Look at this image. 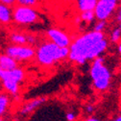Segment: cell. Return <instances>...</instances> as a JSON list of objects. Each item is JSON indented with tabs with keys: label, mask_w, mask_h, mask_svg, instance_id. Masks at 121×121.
I'll return each mask as SVG.
<instances>
[{
	"label": "cell",
	"mask_w": 121,
	"mask_h": 121,
	"mask_svg": "<svg viewBox=\"0 0 121 121\" xmlns=\"http://www.w3.org/2000/svg\"><path fill=\"white\" fill-rule=\"evenodd\" d=\"M107 47L108 41L103 33L87 32L78 37L70 44L68 58L78 65H84L86 60L100 57Z\"/></svg>",
	"instance_id": "6da1fadb"
},
{
	"label": "cell",
	"mask_w": 121,
	"mask_h": 121,
	"mask_svg": "<svg viewBox=\"0 0 121 121\" xmlns=\"http://www.w3.org/2000/svg\"><path fill=\"white\" fill-rule=\"evenodd\" d=\"M68 55L69 48H60L50 41L42 42L36 51L38 63L43 66H50L59 60L67 58Z\"/></svg>",
	"instance_id": "7a4b0ae2"
},
{
	"label": "cell",
	"mask_w": 121,
	"mask_h": 121,
	"mask_svg": "<svg viewBox=\"0 0 121 121\" xmlns=\"http://www.w3.org/2000/svg\"><path fill=\"white\" fill-rule=\"evenodd\" d=\"M104 58H96L90 67V76H91L94 87L98 90H106L111 82V72L107 66L104 65Z\"/></svg>",
	"instance_id": "3957f363"
},
{
	"label": "cell",
	"mask_w": 121,
	"mask_h": 121,
	"mask_svg": "<svg viewBox=\"0 0 121 121\" xmlns=\"http://www.w3.org/2000/svg\"><path fill=\"white\" fill-rule=\"evenodd\" d=\"M25 73L21 67H17L10 71L0 69V80L4 88L12 95H17L19 90V84L24 80Z\"/></svg>",
	"instance_id": "277c9868"
},
{
	"label": "cell",
	"mask_w": 121,
	"mask_h": 121,
	"mask_svg": "<svg viewBox=\"0 0 121 121\" xmlns=\"http://www.w3.org/2000/svg\"><path fill=\"white\" fill-rule=\"evenodd\" d=\"M39 20V13L35 8L14 5L13 9V21L18 25H31Z\"/></svg>",
	"instance_id": "5b68a950"
},
{
	"label": "cell",
	"mask_w": 121,
	"mask_h": 121,
	"mask_svg": "<svg viewBox=\"0 0 121 121\" xmlns=\"http://www.w3.org/2000/svg\"><path fill=\"white\" fill-rule=\"evenodd\" d=\"M5 54L16 62L29 60L36 56V50L31 45H14L11 44L6 48Z\"/></svg>",
	"instance_id": "8992f818"
},
{
	"label": "cell",
	"mask_w": 121,
	"mask_h": 121,
	"mask_svg": "<svg viewBox=\"0 0 121 121\" xmlns=\"http://www.w3.org/2000/svg\"><path fill=\"white\" fill-rule=\"evenodd\" d=\"M116 7L117 3L106 1V0H98L93 10L95 18H97L98 21H106L109 17H111Z\"/></svg>",
	"instance_id": "52a82bcc"
},
{
	"label": "cell",
	"mask_w": 121,
	"mask_h": 121,
	"mask_svg": "<svg viewBox=\"0 0 121 121\" xmlns=\"http://www.w3.org/2000/svg\"><path fill=\"white\" fill-rule=\"evenodd\" d=\"M46 35L50 40V42L56 44L60 48H69L71 41L70 38L64 31L57 28H50L47 30Z\"/></svg>",
	"instance_id": "ba28073f"
},
{
	"label": "cell",
	"mask_w": 121,
	"mask_h": 121,
	"mask_svg": "<svg viewBox=\"0 0 121 121\" xmlns=\"http://www.w3.org/2000/svg\"><path fill=\"white\" fill-rule=\"evenodd\" d=\"M17 67H18L17 62H16L13 59L7 56L6 54L0 55V69L1 70L10 71V70L17 68Z\"/></svg>",
	"instance_id": "9c48e42d"
},
{
	"label": "cell",
	"mask_w": 121,
	"mask_h": 121,
	"mask_svg": "<svg viewBox=\"0 0 121 121\" xmlns=\"http://www.w3.org/2000/svg\"><path fill=\"white\" fill-rule=\"evenodd\" d=\"M45 101H46V97H39V98H36L34 100H31L21 109L20 113L25 115V114H28L30 112H32L34 110H36L38 107H39V106L41 104H43Z\"/></svg>",
	"instance_id": "30bf717a"
},
{
	"label": "cell",
	"mask_w": 121,
	"mask_h": 121,
	"mask_svg": "<svg viewBox=\"0 0 121 121\" xmlns=\"http://www.w3.org/2000/svg\"><path fill=\"white\" fill-rule=\"evenodd\" d=\"M13 20V9L9 6L0 4V23L9 24Z\"/></svg>",
	"instance_id": "8fae6325"
},
{
	"label": "cell",
	"mask_w": 121,
	"mask_h": 121,
	"mask_svg": "<svg viewBox=\"0 0 121 121\" xmlns=\"http://www.w3.org/2000/svg\"><path fill=\"white\" fill-rule=\"evenodd\" d=\"M98 0H77V6L79 11L86 12V11H93Z\"/></svg>",
	"instance_id": "7c38bea8"
},
{
	"label": "cell",
	"mask_w": 121,
	"mask_h": 121,
	"mask_svg": "<svg viewBox=\"0 0 121 121\" xmlns=\"http://www.w3.org/2000/svg\"><path fill=\"white\" fill-rule=\"evenodd\" d=\"M10 40L14 45H28L27 44V35L23 33L13 32L10 35Z\"/></svg>",
	"instance_id": "4fadbf2b"
},
{
	"label": "cell",
	"mask_w": 121,
	"mask_h": 121,
	"mask_svg": "<svg viewBox=\"0 0 121 121\" xmlns=\"http://www.w3.org/2000/svg\"><path fill=\"white\" fill-rule=\"evenodd\" d=\"M95 18L94 13L93 11H86V12H82L80 14V19L81 21H85V22H92Z\"/></svg>",
	"instance_id": "5bb4252c"
},
{
	"label": "cell",
	"mask_w": 121,
	"mask_h": 121,
	"mask_svg": "<svg viewBox=\"0 0 121 121\" xmlns=\"http://www.w3.org/2000/svg\"><path fill=\"white\" fill-rule=\"evenodd\" d=\"M9 105V97L5 94H0V116L7 110Z\"/></svg>",
	"instance_id": "9a60e30c"
},
{
	"label": "cell",
	"mask_w": 121,
	"mask_h": 121,
	"mask_svg": "<svg viewBox=\"0 0 121 121\" xmlns=\"http://www.w3.org/2000/svg\"><path fill=\"white\" fill-rule=\"evenodd\" d=\"M14 1H16V5L34 8L35 6L38 5L39 0H14Z\"/></svg>",
	"instance_id": "2e32d148"
},
{
	"label": "cell",
	"mask_w": 121,
	"mask_h": 121,
	"mask_svg": "<svg viewBox=\"0 0 121 121\" xmlns=\"http://www.w3.org/2000/svg\"><path fill=\"white\" fill-rule=\"evenodd\" d=\"M121 39V31L118 28H115L111 34V40L112 42H118Z\"/></svg>",
	"instance_id": "e0dca14e"
},
{
	"label": "cell",
	"mask_w": 121,
	"mask_h": 121,
	"mask_svg": "<svg viewBox=\"0 0 121 121\" xmlns=\"http://www.w3.org/2000/svg\"><path fill=\"white\" fill-rule=\"evenodd\" d=\"M106 25H107V23H106V21H98L95 26H94V32H98V33H103V31L105 30L106 28Z\"/></svg>",
	"instance_id": "ac0fdd59"
},
{
	"label": "cell",
	"mask_w": 121,
	"mask_h": 121,
	"mask_svg": "<svg viewBox=\"0 0 121 121\" xmlns=\"http://www.w3.org/2000/svg\"><path fill=\"white\" fill-rule=\"evenodd\" d=\"M0 4L12 7L13 5H16V1H14V0H0Z\"/></svg>",
	"instance_id": "d6986e66"
},
{
	"label": "cell",
	"mask_w": 121,
	"mask_h": 121,
	"mask_svg": "<svg viewBox=\"0 0 121 121\" xmlns=\"http://www.w3.org/2000/svg\"><path fill=\"white\" fill-rule=\"evenodd\" d=\"M65 118H66L67 121H74L75 118H76V114H75L74 112H69L66 113Z\"/></svg>",
	"instance_id": "ffe728a7"
},
{
	"label": "cell",
	"mask_w": 121,
	"mask_h": 121,
	"mask_svg": "<svg viewBox=\"0 0 121 121\" xmlns=\"http://www.w3.org/2000/svg\"><path fill=\"white\" fill-rule=\"evenodd\" d=\"M86 112H87V113H91V112H93V107H92L91 105H88V106H86Z\"/></svg>",
	"instance_id": "44dd1931"
},
{
	"label": "cell",
	"mask_w": 121,
	"mask_h": 121,
	"mask_svg": "<svg viewBox=\"0 0 121 121\" xmlns=\"http://www.w3.org/2000/svg\"><path fill=\"white\" fill-rule=\"evenodd\" d=\"M86 121H100V120L97 119V118H95V117H89V118H87Z\"/></svg>",
	"instance_id": "7402d4cb"
},
{
	"label": "cell",
	"mask_w": 121,
	"mask_h": 121,
	"mask_svg": "<svg viewBox=\"0 0 121 121\" xmlns=\"http://www.w3.org/2000/svg\"><path fill=\"white\" fill-rule=\"evenodd\" d=\"M117 21L121 22V7H120V10H119V13H118V16H117Z\"/></svg>",
	"instance_id": "603a6c76"
},
{
	"label": "cell",
	"mask_w": 121,
	"mask_h": 121,
	"mask_svg": "<svg viewBox=\"0 0 121 121\" xmlns=\"http://www.w3.org/2000/svg\"><path fill=\"white\" fill-rule=\"evenodd\" d=\"M106 1H110V2H113V3H117L118 4L119 0H106Z\"/></svg>",
	"instance_id": "cb8c5ba5"
},
{
	"label": "cell",
	"mask_w": 121,
	"mask_h": 121,
	"mask_svg": "<svg viewBox=\"0 0 121 121\" xmlns=\"http://www.w3.org/2000/svg\"><path fill=\"white\" fill-rule=\"evenodd\" d=\"M118 52H119L120 55H121V42L118 44Z\"/></svg>",
	"instance_id": "d4e9b609"
},
{
	"label": "cell",
	"mask_w": 121,
	"mask_h": 121,
	"mask_svg": "<svg viewBox=\"0 0 121 121\" xmlns=\"http://www.w3.org/2000/svg\"><path fill=\"white\" fill-rule=\"evenodd\" d=\"M113 121H121V115H120V116H118L117 118H115Z\"/></svg>",
	"instance_id": "484cf974"
},
{
	"label": "cell",
	"mask_w": 121,
	"mask_h": 121,
	"mask_svg": "<svg viewBox=\"0 0 121 121\" xmlns=\"http://www.w3.org/2000/svg\"><path fill=\"white\" fill-rule=\"evenodd\" d=\"M118 29H119L120 31H121V22H119V27H118Z\"/></svg>",
	"instance_id": "4316f807"
},
{
	"label": "cell",
	"mask_w": 121,
	"mask_h": 121,
	"mask_svg": "<svg viewBox=\"0 0 121 121\" xmlns=\"http://www.w3.org/2000/svg\"><path fill=\"white\" fill-rule=\"evenodd\" d=\"M65 1H66V2H70V1H72V0H65Z\"/></svg>",
	"instance_id": "83f0119b"
},
{
	"label": "cell",
	"mask_w": 121,
	"mask_h": 121,
	"mask_svg": "<svg viewBox=\"0 0 121 121\" xmlns=\"http://www.w3.org/2000/svg\"><path fill=\"white\" fill-rule=\"evenodd\" d=\"M0 121H3V119H2L1 117H0Z\"/></svg>",
	"instance_id": "f1b7e54d"
}]
</instances>
